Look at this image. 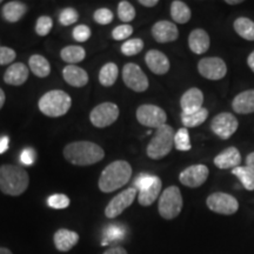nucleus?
Segmentation results:
<instances>
[{
	"mask_svg": "<svg viewBox=\"0 0 254 254\" xmlns=\"http://www.w3.org/2000/svg\"><path fill=\"white\" fill-rule=\"evenodd\" d=\"M64 157L75 166H88L101 161L105 152L99 145L91 141H75L66 145L64 148Z\"/></svg>",
	"mask_w": 254,
	"mask_h": 254,
	"instance_id": "nucleus-1",
	"label": "nucleus"
},
{
	"mask_svg": "<svg viewBox=\"0 0 254 254\" xmlns=\"http://www.w3.org/2000/svg\"><path fill=\"white\" fill-rule=\"evenodd\" d=\"M132 176V167L127 161L117 160L105 167L99 178V189L104 193H111L125 186Z\"/></svg>",
	"mask_w": 254,
	"mask_h": 254,
	"instance_id": "nucleus-2",
	"label": "nucleus"
},
{
	"mask_svg": "<svg viewBox=\"0 0 254 254\" xmlns=\"http://www.w3.org/2000/svg\"><path fill=\"white\" fill-rule=\"evenodd\" d=\"M30 178L23 167L17 165L0 166V190L4 194L18 196L27 190Z\"/></svg>",
	"mask_w": 254,
	"mask_h": 254,
	"instance_id": "nucleus-3",
	"label": "nucleus"
},
{
	"mask_svg": "<svg viewBox=\"0 0 254 254\" xmlns=\"http://www.w3.org/2000/svg\"><path fill=\"white\" fill-rule=\"evenodd\" d=\"M71 97L62 90H52L40 98L38 106L40 112L50 118H59L65 116L71 109Z\"/></svg>",
	"mask_w": 254,
	"mask_h": 254,
	"instance_id": "nucleus-4",
	"label": "nucleus"
},
{
	"mask_svg": "<svg viewBox=\"0 0 254 254\" xmlns=\"http://www.w3.org/2000/svg\"><path fill=\"white\" fill-rule=\"evenodd\" d=\"M174 135L176 133H174L173 127L170 125H164L155 129L154 136L146 148L147 157L153 160H159L166 157L174 146Z\"/></svg>",
	"mask_w": 254,
	"mask_h": 254,
	"instance_id": "nucleus-5",
	"label": "nucleus"
},
{
	"mask_svg": "<svg viewBox=\"0 0 254 254\" xmlns=\"http://www.w3.org/2000/svg\"><path fill=\"white\" fill-rule=\"evenodd\" d=\"M183 205V195L179 187L170 186L161 193L160 198H159V214L166 220H172L180 214Z\"/></svg>",
	"mask_w": 254,
	"mask_h": 254,
	"instance_id": "nucleus-6",
	"label": "nucleus"
},
{
	"mask_svg": "<svg viewBox=\"0 0 254 254\" xmlns=\"http://www.w3.org/2000/svg\"><path fill=\"white\" fill-rule=\"evenodd\" d=\"M119 118V107L113 103H103L95 106L90 113L91 124L98 128H105L117 122Z\"/></svg>",
	"mask_w": 254,
	"mask_h": 254,
	"instance_id": "nucleus-7",
	"label": "nucleus"
},
{
	"mask_svg": "<svg viewBox=\"0 0 254 254\" xmlns=\"http://www.w3.org/2000/svg\"><path fill=\"white\" fill-rule=\"evenodd\" d=\"M136 120L146 127L151 128H159L166 125L167 114L161 107L155 105H141L135 112Z\"/></svg>",
	"mask_w": 254,
	"mask_h": 254,
	"instance_id": "nucleus-8",
	"label": "nucleus"
},
{
	"mask_svg": "<svg viewBox=\"0 0 254 254\" xmlns=\"http://www.w3.org/2000/svg\"><path fill=\"white\" fill-rule=\"evenodd\" d=\"M208 208L218 214L232 215L239 209V202L233 195L224 192L212 193L206 200Z\"/></svg>",
	"mask_w": 254,
	"mask_h": 254,
	"instance_id": "nucleus-9",
	"label": "nucleus"
},
{
	"mask_svg": "<svg viewBox=\"0 0 254 254\" xmlns=\"http://www.w3.org/2000/svg\"><path fill=\"white\" fill-rule=\"evenodd\" d=\"M123 80L129 90L145 92L148 88V79L144 71L136 64L128 63L123 68Z\"/></svg>",
	"mask_w": 254,
	"mask_h": 254,
	"instance_id": "nucleus-10",
	"label": "nucleus"
},
{
	"mask_svg": "<svg viewBox=\"0 0 254 254\" xmlns=\"http://www.w3.org/2000/svg\"><path fill=\"white\" fill-rule=\"evenodd\" d=\"M136 194H138V190L134 187H129V189L123 190L109 202V205L105 208V215L109 219L119 217L126 208H128L133 204Z\"/></svg>",
	"mask_w": 254,
	"mask_h": 254,
	"instance_id": "nucleus-11",
	"label": "nucleus"
},
{
	"mask_svg": "<svg viewBox=\"0 0 254 254\" xmlns=\"http://www.w3.org/2000/svg\"><path fill=\"white\" fill-rule=\"evenodd\" d=\"M239 123L232 113L222 112L215 116L211 122V129L220 139H230L237 132Z\"/></svg>",
	"mask_w": 254,
	"mask_h": 254,
	"instance_id": "nucleus-12",
	"label": "nucleus"
},
{
	"mask_svg": "<svg viewBox=\"0 0 254 254\" xmlns=\"http://www.w3.org/2000/svg\"><path fill=\"white\" fill-rule=\"evenodd\" d=\"M198 71L208 80H220L226 75L227 66L225 62L217 57L201 59L198 64Z\"/></svg>",
	"mask_w": 254,
	"mask_h": 254,
	"instance_id": "nucleus-13",
	"label": "nucleus"
},
{
	"mask_svg": "<svg viewBox=\"0 0 254 254\" xmlns=\"http://www.w3.org/2000/svg\"><path fill=\"white\" fill-rule=\"evenodd\" d=\"M208 174V167L205 165H192L180 173L179 180L183 185L190 187V189H196L207 180Z\"/></svg>",
	"mask_w": 254,
	"mask_h": 254,
	"instance_id": "nucleus-14",
	"label": "nucleus"
},
{
	"mask_svg": "<svg viewBox=\"0 0 254 254\" xmlns=\"http://www.w3.org/2000/svg\"><path fill=\"white\" fill-rule=\"evenodd\" d=\"M152 36L157 43H172L179 37V31L176 24L167 20L158 21L152 27Z\"/></svg>",
	"mask_w": 254,
	"mask_h": 254,
	"instance_id": "nucleus-15",
	"label": "nucleus"
},
{
	"mask_svg": "<svg viewBox=\"0 0 254 254\" xmlns=\"http://www.w3.org/2000/svg\"><path fill=\"white\" fill-rule=\"evenodd\" d=\"M145 62L147 67L151 69L154 74L163 75L166 74L170 69V60L163 52L157 50H151L146 53Z\"/></svg>",
	"mask_w": 254,
	"mask_h": 254,
	"instance_id": "nucleus-16",
	"label": "nucleus"
},
{
	"mask_svg": "<svg viewBox=\"0 0 254 254\" xmlns=\"http://www.w3.org/2000/svg\"><path fill=\"white\" fill-rule=\"evenodd\" d=\"M202 104H204V93L196 87L187 90L180 99L183 113L196 112L198 110L202 109Z\"/></svg>",
	"mask_w": 254,
	"mask_h": 254,
	"instance_id": "nucleus-17",
	"label": "nucleus"
},
{
	"mask_svg": "<svg viewBox=\"0 0 254 254\" xmlns=\"http://www.w3.org/2000/svg\"><path fill=\"white\" fill-rule=\"evenodd\" d=\"M30 71L23 63L12 64L9 67L6 69L4 74V81L11 86H20L26 82L28 79Z\"/></svg>",
	"mask_w": 254,
	"mask_h": 254,
	"instance_id": "nucleus-18",
	"label": "nucleus"
},
{
	"mask_svg": "<svg viewBox=\"0 0 254 254\" xmlns=\"http://www.w3.org/2000/svg\"><path fill=\"white\" fill-rule=\"evenodd\" d=\"M240 164L241 155L236 147H228L214 158V165L220 170H227V168L233 170V168L240 166Z\"/></svg>",
	"mask_w": 254,
	"mask_h": 254,
	"instance_id": "nucleus-19",
	"label": "nucleus"
},
{
	"mask_svg": "<svg viewBox=\"0 0 254 254\" xmlns=\"http://www.w3.org/2000/svg\"><path fill=\"white\" fill-rule=\"evenodd\" d=\"M211 45L208 33L201 28H196L190 33L189 37V46L190 51L195 55H202L207 52Z\"/></svg>",
	"mask_w": 254,
	"mask_h": 254,
	"instance_id": "nucleus-20",
	"label": "nucleus"
},
{
	"mask_svg": "<svg viewBox=\"0 0 254 254\" xmlns=\"http://www.w3.org/2000/svg\"><path fill=\"white\" fill-rule=\"evenodd\" d=\"M53 241H55L56 249L60 252H68L78 244L79 234L66 228H62L56 232Z\"/></svg>",
	"mask_w": 254,
	"mask_h": 254,
	"instance_id": "nucleus-21",
	"label": "nucleus"
},
{
	"mask_svg": "<svg viewBox=\"0 0 254 254\" xmlns=\"http://www.w3.org/2000/svg\"><path fill=\"white\" fill-rule=\"evenodd\" d=\"M63 77L73 87H84L88 82V74L84 68L75 65H67L63 71Z\"/></svg>",
	"mask_w": 254,
	"mask_h": 254,
	"instance_id": "nucleus-22",
	"label": "nucleus"
},
{
	"mask_svg": "<svg viewBox=\"0 0 254 254\" xmlns=\"http://www.w3.org/2000/svg\"><path fill=\"white\" fill-rule=\"evenodd\" d=\"M232 107L238 114L254 113V90L241 92L232 101Z\"/></svg>",
	"mask_w": 254,
	"mask_h": 254,
	"instance_id": "nucleus-23",
	"label": "nucleus"
},
{
	"mask_svg": "<svg viewBox=\"0 0 254 254\" xmlns=\"http://www.w3.org/2000/svg\"><path fill=\"white\" fill-rule=\"evenodd\" d=\"M26 11L27 7L24 2L17 1V0H14V1H8L6 2L4 7H2V18H4L7 23H17V21H19L24 17Z\"/></svg>",
	"mask_w": 254,
	"mask_h": 254,
	"instance_id": "nucleus-24",
	"label": "nucleus"
},
{
	"mask_svg": "<svg viewBox=\"0 0 254 254\" xmlns=\"http://www.w3.org/2000/svg\"><path fill=\"white\" fill-rule=\"evenodd\" d=\"M161 180L160 178L157 177V179H155V182L153 183V185L148 187V189H146L144 190H140L138 194V201L139 204L141 206H151L155 200L158 199L159 194H160L161 192Z\"/></svg>",
	"mask_w": 254,
	"mask_h": 254,
	"instance_id": "nucleus-25",
	"label": "nucleus"
},
{
	"mask_svg": "<svg viewBox=\"0 0 254 254\" xmlns=\"http://www.w3.org/2000/svg\"><path fill=\"white\" fill-rule=\"evenodd\" d=\"M28 66L34 75L39 78L49 77L51 73V65L49 60L40 55H33L28 60Z\"/></svg>",
	"mask_w": 254,
	"mask_h": 254,
	"instance_id": "nucleus-26",
	"label": "nucleus"
},
{
	"mask_svg": "<svg viewBox=\"0 0 254 254\" xmlns=\"http://www.w3.org/2000/svg\"><path fill=\"white\" fill-rule=\"evenodd\" d=\"M190 9L184 1L174 0L171 4V17L178 24H186L190 19Z\"/></svg>",
	"mask_w": 254,
	"mask_h": 254,
	"instance_id": "nucleus-27",
	"label": "nucleus"
},
{
	"mask_svg": "<svg viewBox=\"0 0 254 254\" xmlns=\"http://www.w3.org/2000/svg\"><path fill=\"white\" fill-rule=\"evenodd\" d=\"M60 57H62L64 62L72 65V64L82 62L85 59V57H86V52H85L84 47L78 45H71L64 47L62 52H60Z\"/></svg>",
	"mask_w": 254,
	"mask_h": 254,
	"instance_id": "nucleus-28",
	"label": "nucleus"
},
{
	"mask_svg": "<svg viewBox=\"0 0 254 254\" xmlns=\"http://www.w3.org/2000/svg\"><path fill=\"white\" fill-rule=\"evenodd\" d=\"M233 27L236 32L244 39L254 41V21L250 18L240 17L234 21Z\"/></svg>",
	"mask_w": 254,
	"mask_h": 254,
	"instance_id": "nucleus-29",
	"label": "nucleus"
},
{
	"mask_svg": "<svg viewBox=\"0 0 254 254\" xmlns=\"http://www.w3.org/2000/svg\"><path fill=\"white\" fill-rule=\"evenodd\" d=\"M118 66L114 63H107L101 67L99 72V81L105 87H110L118 78Z\"/></svg>",
	"mask_w": 254,
	"mask_h": 254,
	"instance_id": "nucleus-30",
	"label": "nucleus"
},
{
	"mask_svg": "<svg viewBox=\"0 0 254 254\" xmlns=\"http://www.w3.org/2000/svg\"><path fill=\"white\" fill-rule=\"evenodd\" d=\"M208 118V111L204 109H200L196 112L193 113H183L182 112V123L184 127L189 128V127H196L206 122Z\"/></svg>",
	"mask_w": 254,
	"mask_h": 254,
	"instance_id": "nucleus-31",
	"label": "nucleus"
},
{
	"mask_svg": "<svg viewBox=\"0 0 254 254\" xmlns=\"http://www.w3.org/2000/svg\"><path fill=\"white\" fill-rule=\"evenodd\" d=\"M234 174L240 180L241 185L247 190H254V173L247 166H238L232 170Z\"/></svg>",
	"mask_w": 254,
	"mask_h": 254,
	"instance_id": "nucleus-32",
	"label": "nucleus"
},
{
	"mask_svg": "<svg viewBox=\"0 0 254 254\" xmlns=\"http://www.w3.org/2000/svg\"><path fill=\"white\" fill-rule=\"evenodd\" d=\"M126 230L124 228L122 225H110L109 227L106 228L104 233V241L101 243V245L106 246L109 244L116 243V241H120L125 237Z\"/></svg>",
	"mask_w": 254,
	"mask_h": 254,
	"instance_id": "nucleus-33",
	"label": "nucleus"
},
{
	"mask_svg": "<svg viewBox=\"0 0 254 254\" xmlns=\"http://www.w3.org/2000/svg\"><path fill=\"white\" fill-rule=\"evenodd\" d=\"M174 146L178 151L182 152H187L192 148L190 141V133L186 127H182L180 129H178L176 135H174Z\"/></svg>",
	"mask_w": 254,
	"mask_h": 254,
	"instance_id": "nucleus-34",
	"label": "nucleus"
},
{
	"mask_svg": "<svg viewBox=\"0 0 254 254\" xmlns=\"http://www.w3.org/2000/svg\"><path fill=\"white\" fill-rule=\"evenodd\" d=\"M144 49V41L141 39H128L122 45L123 55L132 57L140 53Z\"/></svg>",
	"mask_w": 254,
	"mask_h": 254,
	"instance_id": "nucleus-35",
	"label": "nucleus"
},
{
	"mask_svg": "<svg viewBox=\"0 0 254 254\" xmlns=\"http://www.w3.org/2000/svg\"><path fill=\"white\" fill-rule=\"evenodd\" d=\"M118 15L123 23H129L135 18V9L131 2L123 0V1L119 2Z\"/></svg>",
	"mask_w": 254,
	"mask_h": 254,
	"instance_id": "nucleus-36",
	"label": "nucleus"
},
{
	"mask_svg": "<svg viewBox=\"0 0 254 254\" xmlns=\"http://www.w3.org/2000/svg\"><path fill=\"white\" fill-rule=\"evenodd\" d=\"M53 26V21L52 19L47 15H43L37 20V25H36V32L38 36L40 37H45L50 33V31L52 30Z\"/></svg>",
	"mask_w": 254,
	"mask_h": 254,
	"instance_id": "nucleus-37",
	"label": "nucleus"
},
{
	"mask_svg": "<svg viewBox=\"0 0 254 254\" xmlns=\"http://www.w3.org/2000/svg\"><path fill=\"white\" fill-rule=\"evenodd\" d=\"M78 19H79L78 12L75 11L74 8L67 7L62 11V13H60V17H59V21L60 24L64 25V26H69V25L77 23Z\"/></svg>",
	"mask_w": 254,
	"mask_h": 254,
	"instance_id": "nucleus-38",
	"label": "nucleus"
},
{
	"mask_svg": "<svg viewBox=\"0 0 254 254\" xmlns=\"http://www.w3.org/2000/svg\"><path fill=\"white\" fill-rule=\"evenodd\" d=\"M155 179H157V176H151V174L142 173L139 177L135 178L134 189H136V190H139V192L148 189V187L153 185Z\"/></svg>",
	"mask_w": 254,
	"mask_h": 254,
	"instance_id": "nucleus-39",
	"label": "nucleus"
},
{
	"mask_svg": "<svg viewBox=\"0 0 254 254\" xmlns=\"http://www.w3.org/2000/svg\"><path fill=\"white\" fill-rule=\"evenodd\" d=\"M47 204L55 209H64L69 206V199L65 194H53L47 199Z\"/></svg>",
	"mask_w": 254,
	"mask_h": 254,
	"instance_id": "nucleus-40",
	"label": "nucleus"
},
{
	"mask_svg": "<svg viewBox=\"0 0 254 254\" xmlns=\"http://www.w3.org/2000/svg\"><path fill=\"white\" fill-rule=\"evenodd\" d=\"M133 33V27L131 25L125 24L117 26L112 32V37L114 40H125Z\"/></svg>",
	"mask_w": 254,
	"mask_h": 254,
	"instance_id": "nucleus-41",
	"label": "nucleus"
},
{
	"mask_svg": "<svg viewBox=\"0 0 254 254\" xmlns=\"http://www.w3.org/2000/svg\"><path fill=\"white\" fill-rule=\"evenodd\" d=\"M94 20L100 25H107L113 20V13L109 8H99L93 15Z\"/></svg>",
	"mask_w": 254,
	"mask_h": 254,
	"instance_id": "nucleus-42",
	"label": "nucleus"
},
{
	"mask_svg": "<svg viewBox=\"0 0 254 254\" xmlns=\"http://www.w3.org/2000/svg\"><path fill=\"white\" fill-rule=\"evenodd\" d=\"M17 57L14 50L9 49V47L0 46V65H8L11 64Z\"/></svg>",
	"mask_w": 254,
	"mask_h": 254,
	"instance_id": "nucleus-43",
	"label": "nucleus"
},
{
	"mask_svg": "<svg viewBox=\"0 0 254 254\" xmlns=\"http://www.w3.org/2000/svg\"><path fill=\"white\" fill-rule=\"evenodd\" d=\"M91 37V30L86 25H78L77 27L73 30V38L77 41H86Z\"/></svg>",
	"mask_w": 254,
	"mask_h": 254,
	"instance_id": "nucleus-44",
	"label": "nucleus"
},
{
	"mask_svg": "<svg viewBox=\"0 0 254 254\" xmlns=\"http://www.w3.org/2000/svg\"><path fill=\"white\" fill-rule=\"evenodd\" d=\"M20 161L24 165H26V166H31V165H33L34 161H36V152H34L33 148L31 147L25 148V150L21 152Z\"/></svg>",
	"mask_w": 254,
	"mask_h": 254,
	"instance_id": "nucleus-45",
	"label": "nucleus"
},
{
	"mask_svg": "<svg viewBox=\"0 0 254 254\" xmlns=\"http://www.w3.org/2000/svg\"><path fill=\"white\" fill-rule=\"evenodd\" d=\"M8 142H9L8 136L4 135L0 138V154L5 153V152L8 150Z\"/></svg>",
	"mask_w": 254,
	"mask_h": 254,
	"instance_id": "nucleus-46",
	"label": "nucleus"
},
{
	"mask_svg": "<svg viewBox=\"0 0 254 254\" xmlns=\"http://www.w3.org/2000/svg\"><path fill=\"white\" fill-rule=\"evenodd\" d=\"M104 254H127V252L123 247H112V249L105 251Z\"/></svg>",
	"mask_w": 254,
	"mask_h": 254,
	"instance_id": "nucleus-47",
	"label": "nucleus"
},
{
	"mask_svg": "<svg viewBox=\"0 0 254 254\" xmlns=\"http://www.w3.org/2000/svg\"><path fill=\"white\" fill-rule=\"evenodd\" d=\"M246 166L249 167L251 171H253V173H254V152H252V153H250L249 155H247Z\"/></svg>",
	"mask_w": 254,
	"mask_h": 254,
	"instance_id": "nucleus-48",
	"label": "nucleus"
},
{
	"mask_svg": "<svg viewBox=\"0 0 254 254\" xmlns=\"http://www.w3.org/2000/svg\"><path fill=\"white\" fill-rule=\"evenodd\" d=\"M139 4L145 7H153L158 4V0H139Z\"/></svg>",
	"mask_w": 254,
	"mask_h": 254,
	"instance_id": "nucleus-49",
	"label": "nucleus"
},
{
	"mask_svg": "<svg viewBox=\"0 0 254 254\" xmlns=\"http://www.w3.org/2000/svg\"><path fill=\"white\" fill-rule=\"evenodd\" d=\"M247 64H249L250 68L254 72V51L249 56V58H247Z\"/></svg>",
	"mask_w": 254,
	"mask_h": 254,
	"instance_id": "nucleus-50",
	"label": "nucleus"
},
{
	"mask_svg": "<svg viewBox=\"0 0 254 254\" xmlns=\"http://www.w3.org/2000/svg\"><path fill=\"white\" fill-rule=\"evenodd\" d=\"M5 99H6V97H5L4 91H2L1 88H0V110H1V109H2V106H4V104H5Z\"/></svg>",
	"mask_w": 254,
	"mask_h": 254,
	"instance_id": "nucleus-51",
	"label": "nucleus"
},
{
	"mask_svg": "<svg viewBox=\"0 0 254 254\" xmlns=\"http://www.w3.org/2000/svg\"><path fill=\"white\" fill-rule=\"evenodd\" d=\"M241 2H243V0H226V4L228 5H238Z\"/></svg>",
	"mask_w": 254,
	"mask_h": 254,
	"instance_id": "nucleus-52",
	"label": "nucleus"
},
{
	"mask_svg": "<svg viewBox=\"0 0 254 254\" xmlns=\"http://www.w3.org/2000/svg\"><path fill=\"white\" fill-rule=\"evenodd\" d=\"M0 254H12V252L5 247H0Z\"/></svg>",
	"mask_w": 254,
	"mask_h": 254,
	"instance_id": "nucleus-53",
	"label": "nucleus"
},
{
	"mask_svg": "<svg viewBox=\"0 0 254 254\" xmlns=\"http://www.w3.org/2000/svg\"><path fill=\"white\" fill-rule=\"evenodd\" d=\"M0 4H2V1H1V0H0Z\"/></svg>",
	"mask_w": 254,
	"mask_h": 254,
	"instance_id": "nucleus-54",
	"label": "nucleus"
}]
</instances>
